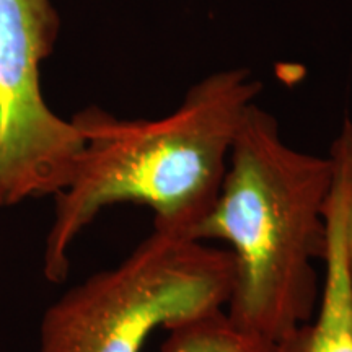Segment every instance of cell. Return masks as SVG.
I'll list each match as a JSON object with an SVG mask.
<instances>
[{
  "instance_id": "1",
  "label": "cell",
  "mask_w": 352,
  "mask_h": 352,
  "mask_svg": "<svg viewBox=\"0 0 352 352\" xmlns=\"http://www.w3.org/2000/svg\"><path fill=\"white\" fill-rule=\"evenodd\" d=\"M258 94L246 70H222L196 83L160 120H120L95 107L78 113L72 122L83 151L67 188L56 195L46 279L63 283L74 241L120 202L147 206L153 228L192 239L217 199L236 129Z\"/></svg>"
},
{
  "instance_id": "8",
  "label": "cell",
  "mask_w": 352,
  "mask_h": 352,
  "mask_svg": "<svg viewBox=\"0 0 352 352\" xmlns=\"http://www.w3.org/2000/svg\"><path fill=\"white\" fill-rule=\"evenodd\" d=\"M349 252V250H347ZM347 266H349V289H351V303H352V253H349V261H347Z\"/></svg>"
},
{
  "instance_id": "7",
  "label": "cell",
  "mask_w": 352,
  "mask_h": 352,
  "mask_svg": "<svg viewBox=\"0 0 352 352\" xmlns=\"http://www.w3.org/2000/svg\"><path fill=\"white\" fill-rule=\"evenodd\" d=\"M344 235H346V245L349 253H352V182L347 191L346 206H344Z\"/></svg>"
},
{
  "instance_id": "2",
  "label": "cell",
  "mask_w": 352,
  "mask_h": 352,
  "mask_svg": "<svg viewBox=\"0 0 352 352\" xmlns=\"http://www.w3.org/2000/svg\"><path fill=\"white\" fill-rule=\"evenodd\" d=\"M331 157L296 151L274 116L245 109L212 209L192 233L220 240L233 259L226 307L235 324L277 344L314 318L321 287L315 261L328 246L324 206Z\"/></svg>"
},
{
  "instance_id": "5",
  "label": "cell",
  "mask_w": 352,
  "mask_h": 352,
  "mask_svg": "<svg viewBox=\"0 0 352 352\" xmlns=\"http://www.w3.org/2000/svg\"><path fill=\"white\" fill-rule=\"evenodd\" d=\"M333 186L324 206L328 246L320 302L308 323L276 344V352H352L349 252L344 235V206L352 182V122L344 121L333 142Z\"/></svg>"
},
{
  "instance_id": "3",
  "label": "cell",
  "mask_w": 352,
  "mask_h": 352,
  "mask_svg": "<svg viewBox=\"0 0 352 352\" xmlns=\"http://www.w3.org/2000/svg\"><path fill=\"white\" fill-rule=\"evenodd\" d=\"M232 287L228 250L153 228L116 267L47 308L39 352H142L155 329L226 308Z\"/></svg>"
},
{
  "instance_id": "4",
  "label": "cell",
  "mask_w": 352,
  "mask_h": 352,
  "mask_svg": "<svg viewBox=\"0 0 352 352\" xmlns=\"http://www.w3.org/2000/svg\"><path fill=\"white\" fill-rule=\"evenodd\" d=\"M57 32L51 0H0V208L59 195L82 155L78 127L43 98L41 63Z\"/></svg>"
},
{
  "instance_id": "6",
  "label": "cell",
  "mask_w": 352,
  "mask_h": 352,
  "mask_svg": "<svg viewBox=\"0 0 352 352\" xmlns=\"http://www.w3.org/2000/svg\"><path fill=\"white\" fill-rule=\"evenodd\" d=\"M166 331L160 352H276V344L233 323L226 308L182 320Z\"/></svg>"
}]
</instances>
